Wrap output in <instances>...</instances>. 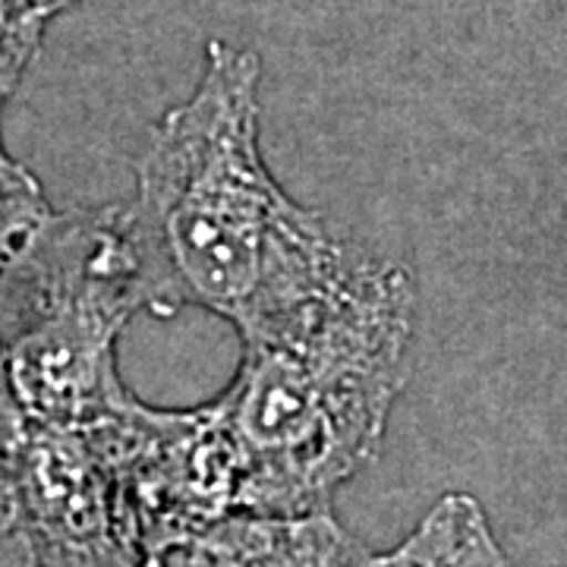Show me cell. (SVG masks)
<instances>
[{
  "label": "cell",
  "instance_id": "cell-1",
  "mask_svg": "<svg viewBox=\"0 0 567 567\" xmlns=\"http://www.w3.org/2000/svg\"><path fill=\"white\" fill-rule=\"evenodd\" d=\"M259 61L208 44L196 92L155 123L123 205L152 290V316L205 309L240 341L316 303L360 259L268 171Z\"/></svg>",
  "mask_w": 567,
  "mask_h": 567
},
{
  "label": "cell",
  "instance_id": "cell-2",
  "mask_svg": "<svg viewBox=\"0 0 567 567\" xmlns=\"http://www.w3.org/2000/svg\"><path fill=\"white\" fill-rule=\"evenodd\" d=\"M416 287L360 252L316 303L244 338L240 369L205 416L234 486V517L331 511L334 492L379 457L406 379Z\"/></svg>",
  "mask_w": 567,
  "mask_h": 567
},
{
  "label": "cell",
  "instance_id": "cell-3",
  "mask_svg": "<svg viewBox=\"0 0 567 567\" xmlns=\"http://www.w3.org/2000/svg\"><path fill=\"white\" fill-rule=\"evenodd\" d=\"M152 312L123 205L51 212L0 265V369L25 425L99 423L136 401L117 341Z\"/></svg>",
  "mask_w": 567,
  "mask_h": 567
},
{
  "label": "cell",
  "instance_id": "cell-4",
  "mask_svg": "<svg viewBox=\"0 0 567 567\" xmlns=\"http://www.w3.org/2000/svg\"><path fill=\"white\" fill-rule=\"evenodd\" d=\"M152 567H375V555L347 533L331 511L303 517H227Z\"/></svg>",
  "mask_w": 567,
  "mask_h": 567
},
{
  "label": "cell",
  "instance_id": "cell-5",
  "mask_svg": "<svg viewBox=\"0 0 567 567\" xmlns=\"http://www.w3.org/2000/svg\"><path fill=\"white\" fill-rule=\"evenodd\" d=\"M375 567H514L488 527L483 505L447 492L406 533L401 546L375 555Z\"/></svg>",
  "mask_w": 567,
  "mask_h": 567
},
{
  "label": "cell",
  "instance_id": "cell-6",
  "mask_svg": "<svg viewBox=\"0 0 567 567\" xmlns=\"http://www.w3.org/2000/svg\"><path fill=\"white\" fill-rule=\"evenodd\" d=\"M51 215L41 183L22 167L0 140V265Z\"/></svg>",
  "mask_w": 567,
  "mask_h": 567
},
{
  "label": "cell",
  "instance_id": "cell-7",
  "mask_svg": "<svg viewBox=\"0 0 567 567\" xmlns=\"http://www.w3.org/2000/svg\"><path fill=\"white\" fill-rule=\"evenodd\" d=\"M58 10L61 0H0V107L13 95L39 48L44 22Z\"/></svg>",
  "mask_w": 567,
  "mask_h": 567
},
{
  "label": "cell",
  "instance_id": "cell-8",
  "mask_svg": "<svg viewBox=\"0 0 567 567\" xmlns=\"http://www.w3.org/2000/svg\"><path fill=\"white\" fill-rule=\"evenodd\" d=\"M25 416L0 369V527H22L17 498V466L25 442Z\"/></svg>",
  "mask_w": 567,
  "mask_h": 567
},
{
  "label": "cell",
  "instance_id": "cell-9",
  "mask_svg": "<svg viewBox=\"0 0 567 567\" xmlns=\"http://www.w3.org/2000/svg\"><path fill=\"white\" fill-rule=\"evenodd\" d=\"M0 567H41L39 551L22 527H0Z\"/></svg>",
  "mask_w": 567,
  "mask_h": 567
},
{
  "label": "cell",
  "instance_id": "cell-10",
  "mask_svg": "<svg viewBox=\"0 0 567 567\" xmlns=\"http://www.w3.org/2000/svg\"><path fill=\"white\" fill-rule=\"evenodd\" d=\"M66 3H70V0H61V7H66Z\"/></svg>",
  "mask_w": 567,
  "mask_h": 567
},
{
  "label": "cell",
  "instance_id": "cell-11",
  "mask_svg": "<svg viewBox=\"0 0 567 567\" xmlns=\"http://www.w3.org/2000/svg\"><path fill=\"white\" fill-rule=\"evenodd\" d=\"M142 567H152V561H145V565H142Z\"/></svg>",
  "mask_w": 567,
  "mask_h": 567
}]
</instances>
